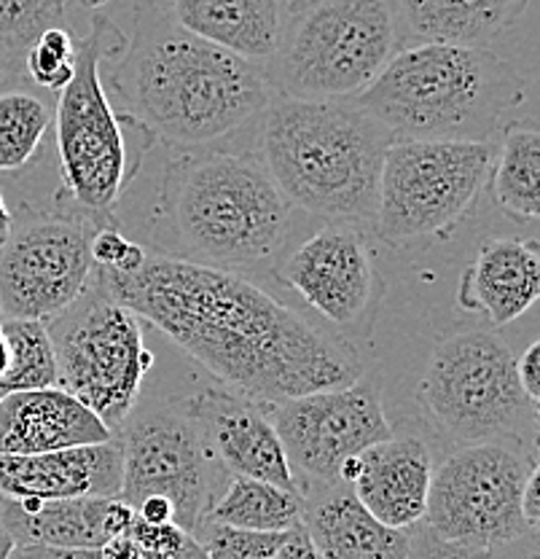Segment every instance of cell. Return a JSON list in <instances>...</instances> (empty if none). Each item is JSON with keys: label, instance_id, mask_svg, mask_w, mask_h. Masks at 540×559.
I'll return each mask as SVG.
<instances>
[{"label": "cell", "instance_id": "obj_9", "mask_svg": "<svg viewBox=\"0 0 540 559\" xmlns=\"http://www.w3.org/2000/svg\"><path fill=\"white\" fill-rule=\"evenodd\" d=\"M495 154L497 143L393 140L382 162L374 237L411 245L452 235L490 183Z\"/></svg>", "mask_w": 540, "mask_h": 559}, {"label": "cell", "instance_id": "obj_15", "mask_svg": "<svg viewBox=\"0 0 540 559\" xmlns=\"http://www.w3.org/2000/svg\"><path fill=\"white\" fill-rule=\"evenodd\" d=\"M307 307L339 329H360L376 305V261L365 229L325 224L272 264Z\"/></svg>", "mask_w": 540, "mask_h": 559}, {"label": "cell", "instance_id": "obj_5", "mask_svg": "<svg viewBox=\"0 0 540 559\" xmlns=\"http://www.w3.org/2000/svg\"><path fill=\"white\" fill-rule=\"evenodd\" d=\"M352 103L393 140L497 143L525 103V79L490 49L406 46Z\"/></svg>", "mask_w": 540, "mask_h": 559}, {"label": "cell", "instance_id": "obj_17", "mask_svg": "<svg viewBox=\"0 0 540 559\" xmlns=\"http://www.w3.org/2000/svg\"><path fill=\"white\" fill-rule=\"evenodd\" d=\"M431 476V444L417 433H393L347 460L339 471V481H347L360 503L393 530L422 522Z\"/></svg>", "mask_w": 540, "mask_h": 559}, {"label": "cell", "instance_id": "obj_20", "mask_svg": "<svg viewBox=\"0 0 540 559\" xmlns=\"http://www.w3.org/2000/svg\"><path fill=\"white\" fill-rule=\"evenodd\" d=\"M301 527L323 559H406L411 527L382 524L347 481L301 487Z\"/></svg>", "mask_w": 540, "mask_h": 559}, {"label": "cell", "instance_id": "obj_8", "mask_svg": "<svg viewBox=\"0 0 540 559\" xmlns=\"http://www.w3.org/2000/svg\"><path fill=\"white\" fill-rule=\"evenodd\" d=\"M417 401L457 447L514 441L532 450L538 404L521 390L511 347L492 331L441 340L417 384Z\"/></svg>", "mask_w": 540, "mask_h": 559}, {"label": "cell", "instance_id": "obj_2", "mask_svg": "<svg viewBox=\"0 0 540 559\" xmlns=\"http://www.w3.org/2000/svg\"><path fill=\"white\" fill-rule=\"evenodd\" d=\"M132 20L110 84L151 138L207 148L259 119L275 97L259 66L180 31L165 0H137Z\"/></svg>", "mask_w": 540, "mask_h": 559}, {"label": "cell", "instance_id": "obj_7", "mask_svg": "<svg viewBox=\"0 0 540 559\" xmlns=\"http://www.w3.org/2000/svg\"><path fill=\"white\" fill-rule=\"evenodd\" d=\"M127 38L110 16H92L89 33L79 40L71 84L55 105L62 194L68 205L95 218H110L145 154L130 145L127 116L113 114L103 81V66L124 51Z\"/></svg>", "mask_w": 540, "mask_h": 559}, {"label": "cell", "instance_id": "obj_32", "mask_svg": "<svg viewBox=\"0 0 540 559\" xmlns=\"http://www.w3.org/2000/svg\"><path fill=\"white\" fill-rule=\"evenodd\" d=\"M194 540L205 559H272L286 540V533H251L207 522Z\"/></svg>", "mask_w": 540, "mask_h": 559}, {"label": "cell", "instance_id": "obj_22", "mask_svg": "<svg viewBox=\"0 0 540 559\" xmlns=\"http://www.w3.org/2000/svg\"><path fill=\"white\" fill-rule=\"evenodd\" d=\"M110 439L106 425L62 388L25 390L0 401V454H44Z\"/></svg>", "mask_w": 540, "mask_h": 559}, {"label": "cell", "instance_id": "obj_21", "mask_svg": "<svg viewBox=\"0 0 540 559\" xmlns=\"http://www.w3.org/2000/svg\"><path fill=\"white\" fill-rule=\"evenodd\" d=\"M538 296V240L516 237H492L481 245L457 285V305L468 312H481L497 329L521 318Z\"/></svg>", "mask_w": 540, "mask_h": 559}, {"label": "cell", "instance_id": "obj_6", "mask_svg": "<svg viewBox=\"0 0 540 559\" xmlns=\"http://www.w3.org/2000/svg\"><path fill=\"white\" fill-rule=\"evenodd\" d=\"M398 49L393 0H296L261 73L290 100H356Z\"/></svg>", "mask_w": 540, "mask_h": 559}, {"label": "cell", "instance_id": "obj_11", "mask_svg": "<svg viewBox=\"0 0 540 559\" xmlns=\"http://www.w3.org/2000/svg\"><path fill=\"white\" fill-rule=\"evenodd\" d=\"M536 468V452L514 441L455 447L433 465L422 524L441 540L484 555L514 544L536 530L521 514V492Z\"/></svg>", "mask_w": 540, "mask_h": 559}, {"label": "cell", "instance_id": "obj_10", "mask_svg": "<svg viewBox=\"0 0 540 559\" xmlns=\"http://www.w3.org/2000/svg\"><path fill=\"white\" fill-rule=\"evenodd\" d=\"M57 364V388L86 406L110 433H119L141 404L154 353L145 347L135 312L89 288L60 318L46 323Z\"/></svg>", "mask_w": 540, "mask_h": 559}, {"label": "cell", "instance_id": "obj_14", "mask_svg": "<svg viewBox=\"0 0 540 559\" xmlns=\"http://www.w3.org/2000/svg\"><path fill=\"white\" fill-rule=\"evenodd\" d=\"M299 489L339 481L341 465L369 447L391 439V419L374 382L321 390L299 399L266 404Z\"/></svg>", "mask_w": 540, "mask_h": 559}, {"label": "cell", "instance_id": "obj_3", "mask_svg": "<svg viewBox=\"0 0 540 559\" xmlns=\"http://www.w3.org/2000/svg\"><path fill=\"white\" fill-rule=\"evenodd\" d=\"M259 156L293 210L371 229L393 135L352 100L275 95L259 116Z\"/></svg>", "mask_w": 540, "mask_h": 559}, {"label": "cell", "instance_id": "obj_27", "mask_svg": "<svg viewBox=\"0 0 540 559\" xmlns=\"http://www.w3.org/2000/svg\"><path fill=\"white\" fill-rule=\"evenodd\" d=\"M27 559H205L200 544L176 524H145L135 514L130 533L108 540L95 551H65V549H20Z\"/></svg>", "mask_w": 540, "mask_h": 559}, {"label": "cell", "instance_id": "obj_34", "mask_svg": "<svg viewBox=\"0 0 540 559\" xmlns=\"http://www.w3.org/2000/svg\"><path fill=\"white\" fill-rule=\"evenodd\" d=\"M538 355H540V345H538V342H532V345L519 355V360H516V377H519L521 390H525V393L530 395L536 404L540 399V374H538L540 360H538Z\"/></svg>", "mask_w": 540, "mask_h": 559}, {"label": "cell", "instance_id": "obj_40", "mask_svg": "<svg viewBox=\"0 0 540 559\" xmlns=\"http://www.w3.org/2000/svg\"><path fill=\"white\" fill-rule=\"evenodd\" d=\"M14 549H16L14 540H11L9 535H5L3 530H0V559H9L11 551H14Z\"/></svg>", "mask_w": 540, "mask_h": 559}, {"label": "cell", "instance_id": "obj_35", "mask_svg": "<svg viewBox=\"0 0 540 559\" xmlns=\"http://www.w3.org/2000/svg\"><path fill=\"white\" fill-rule=\"evenodd\" d=\"M272 559H323L321 555L315 551V546H312V540L307 538L304 527H293L286 533V540L280 544V549H277V555Z\"/></svg>", "mask_w": 540, "mask_h": 559}, {"label": "cell", "instance_id": "obj_45", "mask_svg": "<svg viewBox=\"0 0 540 559\" xmlns=\"http://www.w3.org/2000/svg\"><path fill=\"white\" fill-rule=\"evenodd\" d=\"M135 3H137V0H135Z\"/></svg>", "mask_w": 540, "mask_h": 559}, {"label": "cell", "instance_id": "obj_25", "mask_svg": "<svg viewBox=\"0 0 540 559\" xmlns=\"http://www.w3.org/2000/svg\"><path fill=\"white\" fill-rule=\"evenodd\" d=\"M540 135L536 127L511 124L490 173L492 202L508 218L536 221L540 213Z\"/></svg>", "mask_w": 540, "mask_h": 559}, {"label": "cell", "instance_id": "obj_23", "mask_svg": "<svg viewBox=\"0 0 540 559\" xmlns=\"http://www.w3.org/2000/svg\"><path fill=\"white\" fill-rule=\"evenodd\" d=\"M180 31L264 68L280 44L288 0H165Z\"/></svg>", "mask_w": 540, "mask_h": 559}, {"label": "cell", "instance_id": "obj_29", "mask_svg": "<svg viewBox=\"0 0 540 559\" xmlns=\"http://www.w3.org/2000/svg\"><path fill=\"white\" fill-rule=\"evenodd\" d=\"M65 0H0V81H20L31 46L65 27Z\"/></svg>", "mask_w": 540, "mask_h": 559}, {"label": "cell", "instance_id": "obj_12", "mask_svg": "<svg viewBox=\"0 0 540 559\" xmlns=\"http://www.w3.org/2000/svg\"><path fill=\"white\" fill-rule=\"evenodd\" d=\"M124 460L121 503L132 511L148 498L170 503L172 524L196 538L216 506L220 465L207 450L185 404L135 406L116 433Z\"/></svg>", "mask_w": 540, "mask_h": 559}, {"label": "cell", "instance_id": "obj_19", "mask_svg": "<svg viewBox=\"0 0 540 559\" xmlns=\"http://www.w3.org/2000/svg\"><path fill=\"white\" fill-rule=\"evenodd\" d=\"M124 460L119 439L44 454H0L3 498H119Z\"/></svg>", "mask_w": 540, "mask_h": 559}, {"label": "cell", "instance_id": "obj_1", "mask_svg": "<svg viewBox=\"0 0 540 559\" xmlns=\"http://www.w3.org/2000/svg\"><path fill=\"white\" fill-rule=\"evenodd\" d=\"M97 288L259 404L350 388L365 369L334 340L237 272L145 253L132 275L95 270Z\"/></svg>", "mask_w": 540, "mask_h": 559}, {"label": "cell", "instance_id": "obj_26", "mask_svg": "<svg viewBox=\"0 0 540 559\" xmlns=\"http://www.w3.org/2000/svg\"><path fill=\"white\" fill-rule=\"evenodd\" d=\"M301 492L255 479H231L207 514L211 524L251 530V533H288L301 524Z\"/></svg>", "mask_w": 540, "mask_h": 559}, {"label": "cell", "instance_id": "obj_4", "mask_svg": "<svg viewBox=\"0 0 540 559\" xmlns=\"http://www.w3.org/2000/svg\"><path fill=\"white\" fill-rule=\"evenodd\" d=\"M156 218L189 261L242 275L280 259L293 207L255 156L207 148L185 151L165 167Z\"/></svg>", "mask_w": 540, "mask_h": 559}, {"label": "cell", "instance_id": "obj_44", "mask_svg": "<svg viewBox=\"0 0 540 559\" xmlns=\"http://www.w3.org/2000/svg\"><path fill=\"white\" fill-rule=\"evenodd\" d=\"M288 3H296V0H288Z\"/></svg>", "mask_w": 540, "mask_h": 559}, {"label": "cell", "instance_id": "obj_24", "mask_svg": "<svg viewBox=\"0 0 540 559\" xmlns=\"http://www.w3.org/2000/svg\"><path fill=\"white\" fill-rule=\"evenodd\" d=\"M530 0H393L400 49L452 44L487 49L519 25Z\"/></svg>", "mask_w": 540, "mask_h": 559}, {"label": "cell", "instance_id": "obj_33", "mask_svg": "<svg viewBox=\"0 0 540 559\" xmlns=\"http://www.w3.org/2000/svg\"><path fill=\"white\" fill-rule=\"evenodd\" d=\"M89 250L92 261H95V270L116 272V275H132L135 270H141L145 253H148L143 245L127 240L113 224L97 226Z\"/></svg>", "mask_w": 540, "mask_h": 559}, {"label": "cell", "instance_id": "obj_13", "mask_svg": "<svg viewBox=\"0 0 540 559\" xmlns=\"http://www.w3.org/2000/svg\"><path fill=\"white\" fill-rule=\"evenodd\" d=\"M113 224L75 207L20 210L0 245V320L51 323L95 277L92 237Z\"/></svg>", "mask_w": 540, "mask_h": 559}, {"label": "cell", "instance_id": "obj_43", "mask_svg": "<svg viewBox=\"0 0 540 559\" xmlns=\"http://www.w3.org/2000/svg\"><path fill=\"white\" fill-rule=\"evenodd\" d=\"M0 506H3V495H0Z\"/></svg>", "mask_w": 540, "mask_h": 559}, {"label": "cell", "instance_id": "obj_16", "mask_svg": "<svg viewBox=\"0 0 540 559\" xmlns=\"http://www.w3.org/2000/svg\"><path fill=\"white\" fill-rule=\"evenodd\" d=\"M183 404L226 474L301 492L266 404L224 384L200 390Z\"/></svg>", "mask_w": 540, "mask_h": 559}, {"label": "cell", "instance_id": "obj_30", "mask_svg": "<svg viewBox=\"0 0 540 559\" xmlns=\"http://www.w3.org/2000/svg\"><path fill=\"white\" fill-rule=\"evenodd\" d=\"M9 342V366L0 377V401L25 390L57 388V364L49 331L36 320H0Z\"/></svg>", "mask_w": 540, "mask_h": 559}, {"label": "cell", "instance_id": "obj_38", "mask_svg": "<svg viewBox=\"0 0 540 559\" xmlns=\"http://www.w3.org/2000/svg\"><path fill=\"white\" fill-rule=\"evenodd\" d=\"M11 221H14V213H11V210L5 207L3 194H0V245H3V242H5V237H9V231H11Z\"/></svg>", "mask_w": 540, "mask_h": 559}, {"label": "cell", "instance_id": "obj_42", "mask_svg": "<svg viewBox=\"0 0 540 559\" xmlns=\"http://www.w3.org/2000/svg\"><path fill=\"white\" fill-rule=\"evenodd\" d=\"M9 559H27L25 555H22V551L20 549H14V551H11V557Z\"/></svg>", "mask_w": 540, "mask_h": 559}, {"label": "cell", "instance_id": "obj_39", "mask_svg": "<svg viewBox=\"0 0 540 559\" xmlns=\"http://www.w3.org/2000/svg\"><path fill=\"white\" fill-rule=\"evenodd\" d=\"M5 366H9V342H5L3 329H0V377H3Z\"/></svg>", "mask_w": 540, "mask_h": 559}, {"label": "cell", "instance_id": "obj_41", "mask_svg": "<svg viewBox=\"0 0 540 559\" xmlns=\"http://www.w3.org/2000/svg\"><path fill=\"white\" fill-rule=\"evenodd\" d=\"M75 3L84 5V9H89V11H97V14H100V9H106L110 0H75Z\"/></svg>", "mask_w": 540, "mask_h": 559}, {"label": "cell", "instance_id": "obj_18", "mask_svg": "<svg viewBox=\"0 0 540 559\" xmlns=\"http://www.w3.org/2000/svg\"><path fill=\"white\" fill-rule=\"evenodd\" d=\"M135 511L119 498H3L0 530L16 549L95 551L130 533Z\"/></svg>", "mask_w": 540, "mask_h": 559}, {"label": "cell", "instance_id": "obj_36", "mask_svg": "<svg viewBox=\"0 0 540 559\" xmlns=\"http://www.w3.org/2000/svg\"><path fill=\"white\" fill-rule=\"evenodd\" d=\"M484 559H540V544H538V530L521 535L514 544H505L501 549H492Z\"/></svg>", "mask_w": 540, "mask_h": 559}, {"label": "cell", "instance_id": "obj_37", "mask_svg": "<svg viewBox=\"0 0 540 559\" xmlns=\"http://www.w3.org/2000/svg\"><path fill=\"white\" fill-rule=\"evenodd\" d=\"M538 479H540V468L532 471L530 479H527V485H525V492H521V514H525L527 524H530V527H536V530H538V520H540Z\"/></svg>", "mask_w": 540, "mask_h": 559}, {"label": "cell", "instance_id": "obj_31", "mask_svg": "<svg viewBox=\"0 0 540 559\" xmlns=\"http://www.w3.org/2000/svg\"><path fill=\"white\" fill-rule=\"evenodd\" d=\"M75 51H79V38L71 27H51L27 51L25 79L40 90L60 95L75 73Z\"/></svg>", "mask_w": 540, "mask_h": 559}, {"label": "cell", "instance_id": "obj_28", "mask_svg": "<svg viewBox=\"0 0 540 559\" xmlns=\"http://www.w3.org/2000/svg\"><path fill=\"white\" fill-rule=\"evenodd\" d=\"M55 127V105L25 90H0V173L31 165Z\"/></svg>", "mask_w": 540, "mask_h": 559}]
</instances>
